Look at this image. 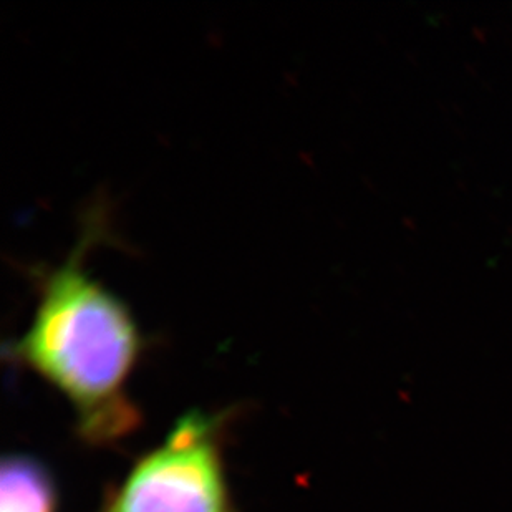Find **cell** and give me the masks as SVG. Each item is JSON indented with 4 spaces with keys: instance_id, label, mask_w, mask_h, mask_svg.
<instances>
[{
    "instance_id": "1",
    "label": "cell",
    "mask_w": 512,
    "mask_h": 512,
    "mask_svg": "<svg viewBox=\"0 0 512 512\" xmlns=\"http://www.w3.org/2000/svg\"><path fill=\"white\" fill-rule=\"evenodd\" d=\"M107 239L112 223L98 204L85 214L68 257L30 272L34 314L5 348L15 367L34 373L70 403L75 435L97 450L118 448L143 425L128 385L150 347L130 305L88 271L90 252Z\"/></svg>"
},
{
    "instance_id": "2",
    "label": "cell",
    "mask_w": 512,
    "mask_h": 512,
    "mask_svg": "<svg viewBox=\"0 0 512 512\" xmlns=\"http://www.w3.org/2000/svg\"><path fill=\"white\" fill-rule=\"evenodd\" d=\"M231 418L229 410L184 413L95 512H239L224 455Z\"/></svg>"
},
{
    "instance_id": "3",
    "label": "cell",
    "mask_w": 512,
    "mask_h": 512,
    "mask_svg": "<svg viewBox=\"0 0 512 512\" xmlns=\"http://www.w3.org/2000/svg\"><path fill=\"white\" fill-rule=\"evenodd\" d=\"M54 473L39 458L10 453L0 469V512H58Z\"/></svg>"
}]
</instances>
